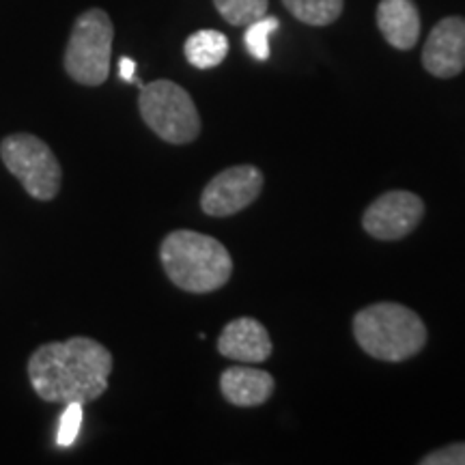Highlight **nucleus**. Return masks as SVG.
Returning <instances> with one entry per match:
<instances>
[{
    "label": "nucleus",
    "mask_w": 465,
    "mask_h": 465,
    "mask_svg": "<svg viewBox=\"0 0 465 465\" xmlns=\"http://www.w3.org/2000/svg\"><path fill=\"white\" fill-rule=\"evenodd\" d=\"M113 373V353L89 336L45 342L28 358V380L48 403H89L100 399Z\"/></svg>",
    "instance_id": "1"
},
{
    "label": "nucleus",
    "mask_w": 465,
    "mask_h": 465,
    "mask_svg": "<svg viewBox=\"0 0 465 465\" xmlns=\"http://www.w3.org/2000/svg\"><path fill=\"white\" fill-rule=\"evenodd\" d=\"M160 261L171 282L188 293H212L232 274L229 250L196 231L168 232L160 246Z\"/></svg>",
    "instance_id": "2"
},
{
    "label": "nucleus",
    "mask_w": 465,
    "mask_h": 465,
    "mask_svg": "<svg viewBox=\"0 0 465 465\" xmlns=\"http://www.w3.org/2000/svg\"><path fill=\"white\" fill-rule=\"evenodd\" d=\"M353 336L371 358L403 362L414 358L427 342V325L411 308L380 302L353 317Z\"/></svg>",
    "instance_id": "3"
},
{
    "label": "nucleus",
    "mask_w": 465,
    "mask_h": 465,
    "mask_svg": "<svg viewBox=\"0 0 465 465\" xmlns=\"http://www.w3.org/2000/svg\"><path fill=\"white\" fill-rule=\"evenodd\" d=\"M114 26L104 9H89L74 22L65 50V72L84 86H100L108 80Z\"/></svg>",
    "instance_id": "4"
},
{
    "label": "nucleus",
    "mask_w": 465,
    "mask_h": 465,
    "mask_svg": "<svg viewBox=\"0 0 465 465\" xmlns=\"http://www.w3.org/2000/svg\"><path fill=\"white\" fill-rule=\"evenodd\" d=\"M143 121L164 143L188 144L201 134V116L190 93L171 80H155L141 86L138 97Z\"/></svg>",
    "instance_id": "5"
},
{
    "label": "nucleus",
    "mask_w": 465,
    "mask_h": 465,
    "mask_svg": "<svg viewBox=\"0 0 465 465\" xmlns=\"http://www.w3.org/2000/svg\"><path fill=\"white\" fill-rule=\"evenodd\" d=\"M0 158L33 199L52 201L61 190L63 168L54 151L35 134H9L0 143Z\"/></svg>",
    "instance_id": "6"
},
{
    "label": "nucleus",
    "mask_w": 465,
    "mask_h": 465,
    "mask_svg": "<svg viewBox=\"0 0 465 465\" xmlns=\"http://www.w3.org/2000/svg\"><path fill=\"white\" fill-rule=\"evenodd\" d=\"M263 173L252 164L231 166L212 179L201 194V209L207 216L224 218L242 212L259 199Z\"/></svg>",
    "instance_id": "7"
},
{
    "label": "nucleus",
    "mask_w": 465,
    "mask_h": 465,
    "mask_svg": "<svg viewBox=\"0 0 465 465\" xmlns=\"http://www.w3.org/2000/svg\"><path fill=\"white\" fill-rule=\"evenodd\" d=\"M424 203L414 192L392 190L371 203L362 216V226L375 240H403L420 224Z\"/></svg>",
    "instance_id": "8"
},
{
    "label": "nucleus",
    "mask_w": 465,
    "mask_h": 465,
    "mask_svg": "<svg viewBox=\"0 0 465 465\" xmlns=\"http://www.w3.org/2000/svg\"><path fill=\"white\" fill-rule=\"evenodd\" d=\"M422 65L435 78H455L465 69V17L440 20L422 48Z\"/></svg>",
    "instance_id": "9"
},
{
    "label": "nucleus",
    "mask_w": 465,
    "mask_h": 465,
    "mask_svg": "<svg viewBox=\"0 0 465 465\" xmlns=\"http://www.w3.org/2000/svg\"><path fill=\"white\" fill-rule=\"evenodd\" d=\"M218 351L243 364H261L272 356V341L263 323L252 317L232 319L220 332Z\"/></svg>",
    "instance_id": "10"
},
{
    "label": "nucleus",
    "mask_w": 465,
    "mask_h": 465,
    "mask_svg": "<svg viewBox=\"0 0 465 465\" xmlns=\"http://www.w3.org/2000/svg\"><path fill=\"white\" fill-rule=\"evenodd\" d=\"M377 26L388 44L397 50H411L420 37V14L414 0H381L377 7Z\"/></svg>",
    "instance_id": "11"
},
{
    "label": "nucleus",
    "mask_w": 465,
    "mask_h": 465,
    "mask_svg": "<svg viewBox=\"0 0 465 465\" xmlns=\"http://www.w3.org/2000/svg\"><path fill=\"white\" fill-rule=\"evenodd\" d=\"M220 391L231 405L257 407L274 392V377L252 366H231L220 377Z\"/></svg>",
    "instance_id": "12"
},
{
    "label": "nucleus",
    "mask_w": 465,
    "mask_h": 465,
    "mask_svg": "<svg viewBox=\"0 0 465 465\" xmlns=\"http://www.w3.org/2000/svg\"><path fill=\"white\" fill-rule=\"evenodd\" d=\"M183 52L190 65H194L196 69H212L218 67L229 54V39L220 31L205 28V31L192 33L185 39Z\"/></svg>",
    "instance_id": "13"
},
{
    "label": "nucleus",
    "mask_w": 465,
    "mask_h": 465,
    "mask_svg": "<svg viewBox=\"0 0 465 465\" xmlns=\"http://www.w3.org/2000/svg\"><path fill=\"white\" fill-rule=\"evenodd\" d=\"M282 5L308 26H328L342 14V0H282Z\"/></svg>",
    "instance_id": "14"
},
{
    "label": "nucleus",
    "mask_w": 465,
    "mask_h": 465,
    "mask_svg": "<svg viewBox=\"0 0 465 465\" xmlns=\"http://www.w3.org/2000/svg\"><path fill=\"white\" fill-rule=\"evenodd\" d=\"M218 14L232 26H248L267 14L270 0H213Z\"/></svg>",
    "instance_id": "15"
},
{
    "label": "nucleus",
    "mask_w": 465,
    "mask_h": 465,
    "mask_svg": "<svg viewBox=\"0 0 465 465\" xmlns=\"http://www.w3.org/2000/svg\"><path fill=\"white\" fill-rule=\"evenodd\" d=\"M278 26H281V22L274 15H263L252 25H248L246 35H243L248 54L257 61H267L270 58V37L272 33L278 31Z\"/></svg>",
    "instance_id": "16"
},
{
    "label": "nucleus",
    "mask_w": 465,
    "mask_h": 465,
    "mask_svg": "<svg viewBox=\"0 0 465 465\" xmlns=\"http://www.w3.org/2000/svg\"><path fill=\"white\" fill-rule=\"evenodd\" d=\"M80 427H83V403H67L65 411L61 414V422H58V431H56V444L67 449L72 446L75 438H78Z\"/></svg>",
    "instance_id": "17"
},
{
    "label": "nucleus",
    "mask_w": 465,
    "mask_h": 465,
    "mask_svg": "<svg viewBox=\"0 0 465 465\" xmlns=\"http://www.w3.org/2000/svg\"><path fill=\"white\" fill-rule=\"evenodd\" d=\"M422 465H465V441L449 444L420 459Z\"/></svg>",
    "instance_id": "18"
},
{
    "label": "nucleus",
    "mask_w": 465,
    "mask_h": 465,
    "mask_svg": "<svg viewBox=\"0 0 465 465\" xmlns=\"http://www.w3.org/2000/svg\"><path fill=\"white\" fill-rule=\"evenodd\" d=\"M134 74H136V61L130 56H124L119 61V75L125 80V83H136V78H134Z\"/></svg>",
    "instance_id": "19"
}]
</instances>
